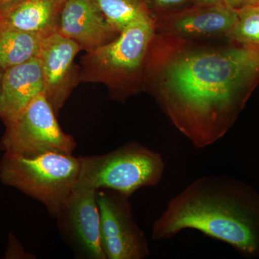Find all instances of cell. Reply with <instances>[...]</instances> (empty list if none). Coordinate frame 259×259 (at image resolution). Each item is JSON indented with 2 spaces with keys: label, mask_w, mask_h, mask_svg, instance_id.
<instances>
[{
  "label": "cell",
  "mask_w": 259,
  "mask_h": 259,
  "mask_svg": "<svg viewBox=\"0 0 259 259\" xmlns=\"http://www.w3.org/2000/svg\"><path fill=\"white\" fill-rule=\"evenodd\" d=\"M223 3L232 9L238 10L252 5H259V0H223Z\"/></svg>",
  "instance_id": "obj_18"
},
{
  "label": "cell",
  "mask_w": 259,
  "mask_h": 259,
  "mask_svg": "<svg viewBox=\"0 0 259 259\" xmlns=\"http://www.w3.org/2000/svg\"><path fill=\"white\" fill-rule=\"evenodd\" d=\"M81 49L79 44L54 32L44 38L38 57L44 76V93L56 115L74 88L73 61Z\"/></svg>",
  "instance_id": "obj_10"
},
{
  "label": "cell",
  "mask_w": 259,
  "mask_h": 259,
  "mask_svg": "<svg viewBox=\"0 0 259 259\" xmlns=\"http://www.w3.org/2000/svg\"><path fill=\"white\" fill-rule=\"evenodd\" d=\"M21 1L22 0H0V14Z\"/></svg>",
  "instance_id": "obj_19"
},
{
  "label": "cell",
  "mask_w": 259,
  "mask_h": 259,
  "mask_svg": "<svg viewBox=\"0 0 259 259\" xmlns=\"http://www.w3.org/2000/svg\"><path fill=\"white\" fill-rule=\"evenodd\" d=\"M128 196L97 190L102 246L107 259H145L150 255L146 235L133 215Z\"/></svg>",
  "instance_id": "obj_7"
},
{
  "label": "cell",
  "mask_w": 259,
  "mask_h": 259,
  "mask_svg": "<svg viewBox=\"0 0 259 259\" xmlns=\"http://www.w3.org/2000/svg\"><path fill=\"white\" fill-rule=\"evenodd\" d=\"M155 33L150 15L138 19L115 40L83 58L82 79L105 83L119 101L144 91L145 66Z\"/></svg>",
  "instance_id": "obj_3"
},
{
  "label": "cell",
  "mask_w": 259,
  "mask_h": 259,
  "mask_svg": "<svg viewBox=\"0 0 259 259\" xmlns=\"http://www.w3.org/2000/svg\"><path fill=\"white\" fill-rule=\"evenodd\" d=\"M194 5L207 6V5H218L223 3V0H192Z\"/></svg>",
  "instance_id": "obj_20"
},
{
  "label": "cell",
  "mask_w": 259,
  "mask_h": 259,
  "mask_svg": "<svg viewBox=\"0 0 259 259\" xmlns=\"http://www.w3.org/2000/svg\"><path fill=\"white\" fill-rule=\"evenodd\" d=\"M56 32L91 52L120 35L107 21L94 0H64Z\"/></svg>",
  "instance_id": "obj_11"
},
{
  "label": "cell",
  "mask_w": 259,
  "mask_h": 259,
  "mask_svg": "<svg viewBox=\"0 0 259 259\" xmlns=\"http://www.w3.org/2000/svg\"><path fill=\"white\" fill-rule=\"evenodd\" d=\"M79 157L50 152L32 156L5 153L0 161V180L41 202L56 218L74 191L79 179Z\"/></svg>",
  "instance_id": "obj_5"
},
{
  "label": "cell",
  "mask_w": 259,
  "mask_h": 259,
  "mask_svg": "<svg viewBox=\"0 0 259 259\" xmlns=\"http://www.w3.org/2000/svg\"><path fill=\"white\" fill-rule=\"evenodd\" d=\"M64 0H22L0 14V27L47 37L56 32Z\"/></svg>",
  "instance_id": "obj_13"
},
{
  "label": "cell",
  "mask_w": 259,
  "mask_h": 259,
  "mask_svg": "<svg viewBox=\"0 0 259 259\" xmlns=\"http://www.w3.org/2000/svg\"><path fill=\"white\" fill-rule=\"evenodd\" d=\"M6 125L0 142L5 153L32 157L44 153L72 154L76 143L61 128L44 93L35 97L17 120Z\"/></svg>",
  "instance_id": "obj_6"
},
{
  "label": "cell",
  "mask_w": 259,
  "mask_h": 259,
  "mask_svg": "<svg viewBox=\"0 0 259 259\" xmlns=\"http://www.w3.org/2000/svg\"><path fill=\"white\" fill-rule=\"evenodd\" d=\"M66 243L80 258L107 259L102 246L97 190L74 189L56 215Z\"/></svg>",
  "instance_id": "obj_8"
},
{
  "label": "cell",
  "mask_w": 259,
  "mask_h": 259,
  "mask_svg": "<svg viewBox=\"0 0 259 259\" xmlns=\"http://www.w3.org/2000/svg\"><path fill=\"white\" fill-rule=\"evenodd\" d=\"M44 90V76L38 56L5 70L0 102V118L5 125L17 120Z\"/></svg>",
  "instance_id": "obj_12"
},
{
  "label": "cell",
  "mask_w": 259,
  "mask_h": 259,
  "mask_svg": "<svg viewBox=\"0 0 259 259\" xmlns=\"http://www.w3.org/2000/svg\"><path fill=\"white\" fill-rule=\"evenodd\" d=\"M4 71L0 69V102H1L2 92H3V75H4Z\"/></svg>",
  "instance_id": "obj_21"
},
{
  "label": "cell",
  "mask_w": 259,
  "mask_h": 259,
  "mask_svg": "<svg viewBox=\"0 0 259 259\" xmlns=\"http://www.w3.org/2000/svg\"><path fill=\"white\" fill-rule=\"evenodd\" d=\"M151 18L171 14L193 5L192 0H143Z\"/></svg>",
  "instance_id": "obj_17"
},
{
  "label": "cell",
  "mask_w": 259,
  "mask_h": 259,
  "mask_svg": "<svg viewBox=\"0 0 259 259\" xmlns=\"http://www.w3.org/2000/svg\"><path fill=\"white\" fill-rule=\"evenodd\" d=\"M94 1L112 28L120 34L138 19L150 15L143 0Z\"/></svg>",
  "instance_id": "obj_15"
},
{
  "label": "cell",
  "mask_w": 259,
  "mask_h": 259,
  "mask_svg": "<svg viewBox=\"0 0 259 259\" xmlns=\"http://www.w3.org/2000/svg\"><path fill=\"white\" fill-rule=\"evenodd\" d=\"M258 84L257 46L153 35L144 91L195 148L223 139Z\"/></svg>",
  "instance_id": "obj_1"
},
{
  "label": "cell",
  "mask_w": 259,
  "mask_h": 259,
  "mask_svg": "<svg viewBox=\"0 0 259 259\" xmlns=\"http://www.w3.org/2000/svg\"><path fill=\"white\" fill-rule=\"evenodd\" d=\"M79 158L75 189H107L130 197L140 189L158 185L166 166L161 153L136 141L105 154Z\"/></svg>",
  "instance_id": "obj_4"
},
{
  "label": "cell",
  "mask_w": 259,
  "mask_h": 259,
  "mask_svg": "<svg viewBox=\"0 0 259 259\" xmlns=\"http://www.w3.org/2000/svg\"><path fill=\"white\" fill-rule=\"evenodd\" d=\"M45 37L31 32L0 27V69L5 71L37 57Z\"/></svg>",
  "instance_id": "obj_14"
},
{
  "label": "cell",
  "mask_w": 259,
  "mask_h": 259,
  "mask_svg": "<svg viewBox=\"0 0 259 259\" xmlns=\"http://www.w3.org/2000/svg\"><path fill=\"white\" fill-rule=\"evenodd\" d=\"M228 38L259 47V5L237 10V19Z\"/></svg>",
  "instance_id": "obj_16"
},
{
  "label": "cell",
  "mask_w": 259,
  "mask_h": 259,
  "mask_svg": "<svg viewBox=\"0 0 259 259\" xmlns=\"http://www.w3.org/2000/svg\"><path fill=\"white\" fill-rule=\"evenodd\" d=\"M187 229L226 243L245 258H258V192L232 177H198L167 203L151 237L165 241Z\"/></svg>",
  "instance_id": "obj_2"
},
{
  "label": "cell",
  "mask_w": 259,
  "mask_h": 259,
  "mask_svg": "<svg viewBox=\"0 0 259 259\" xmlns=\"http://www.w3.org/2000/svg\"><path fill=\"white\" fill-rule=\"evenodd\" d=\"M237 10L224 3L192 5L171 14L153 18L155 32L187 40H209L229 37Z\"/></svg>",
  "instance_id": "obj_9"
}]
</instances>
